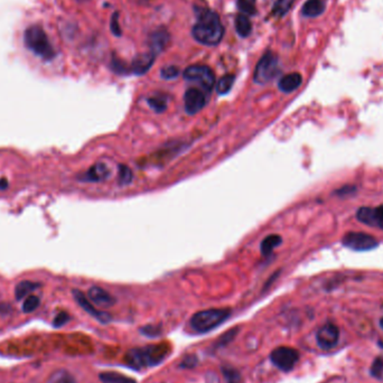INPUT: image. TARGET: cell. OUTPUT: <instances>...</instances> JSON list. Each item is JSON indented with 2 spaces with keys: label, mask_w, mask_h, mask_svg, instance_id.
Returning <instances> with one entry per match:
<instances>
[{
  "label": "cell",
  "mask_w": 383,
  "mask_h": 383,
  "mask_svg": "<svg viewBox=\"0 0 383 383\" xmlns=\"http://www.w3.org/2000/svg\"><path fill=\"white\" fill-rule=\"evenodd\" d=\"M192 35L195 40L203 45L215 46L220 44L224 36V26L220 16L213 10H202L196 24L192 28Z\"/></svg>",
  "instance_id": "1"
},
{
  "label": "cell",
  "mask_w": 383,
  "mask_h": 383,
  "mask_svg": "<svg viewBox=\"0 0 383 383\" xmlns=\"http://www.w3.org/2000/svg\"><path fill=\"white\" fill-rule=\"evenodd\" d=\"M169 354L170 345L168 343L149 344L129 350L125 355V361L130 368L141 370L154 368L163 363Z\"/></svg>",
  "instance_id": "2"
},
{
  "label": "cell",
  "mask_w": 383,
  "mask_h": 383,
  "mask_svg": "<svg viewBox=\"0 0 383 383\" xmlns=\"http://www.w3.org/2000/svg\"><path fill=\"white\" fill-rule=\"evenodd\" d=\"M230 308H210L197 311L190 320V325L194 332L204 334L213 331L222 325L231 316Z\"/></svg>",
  "instance_id": "3"
},
{
  "label": "cell",
  "mask_w": 383,
  "mask_h": 383,
  "mask_svg": "<svg viewBox=\"0 0 383 383\" xmlns=\"http://www.w3.org/2000/svg\"><path fill=\"white\" fill-rule=\"evenodd\" d=\"M24 43L35 55L39 56L45 61H51L55 57V51L51 45L50 39L42 27H28L25 31V34H24Z\"/></svg>",
  "instance_id": "4"
},
{
  "label": "cell",
  "mask_w": 383,
  "mask_h": 383,
  "mask_svg": "<svg viewBox=\"0 0 383 383\" xmlns=\"http://www.w3.org/2000/svg\"><path fill=\"white\" fill-rule=\"evenodd\" d=\"M279 72L278 55L274 52H267L259 62L253 73V81L257 84H266Z\"/></svg>",
  "instance_id": "5"
},
{
  "label": "cell",
  "mask_w": 383,
  "mask_h": 383,
  "mask_svg": "<svg viewBox=\"0 0 383 383\" xmlns=\"http://www.w3.org/2000/svg\"><path fill=\"white\" fill-rule=\"evenodd\" d=\"M183 76L187 81L196 82L206 94L211 93L215 85V74L208 65L195 64V65L188 66L183 72Z\"/></svg>",
  "instance_id": "6"
},
{
  "label": "cell",
  "mask_w": 383,
  "mask_h": 383,
  "mask_svg": "<svg viewBox=\"0 0 383 383\" xmlns=\"http://www.w3.org/2000/svg\"><path fill=\"white\" fill-rule=\"evenodd\" d=\"M270 361L277 369L289 372L299 361V353L289 346H279L270 353Z\"/></svg>",
  "instance_id": "7"
},
{
  "label": "cell",
  "mask_w": 383,
  "mask_h": 383,
  "mask_svg": "<svg viewBox=\"0 0 383 383\" xmlns=\"http://www.w3.org/2000/svg\"><path fill=\"white\" fill-rule=\"evenodd\" d=\"M342 243L344 246L354 251H370L375 249L379 242L372 235L364 232H349L346 233Z\"/></svg>",
  "instance_id": "8"
},
{
  "label": "cell",
  "mask_w": 383,
  "mask_h": 383,
  "mask_svg": "<svg viewBox=\"0 0 383 383\" xmlns=\"http://www.w3.org/2000/svg\"><path fill=\"white\" fill-rule=\"evenodd\" d=\"M208 103V96L203 90L190 87L184 94V107L188 115H196L202 111Z\"/></svg>",
  "instance_id": "9"
},
{
  "label": "cell",
  "mask_w": 383,
  "mask_h": 383,
  "mask_svg": "<svg viewBox=\"0 0 383 383\" xmlns=\"http://www.w3.org/2000/svg\"><path fill=\"white\" fill-rule=\"evenodd\" d=\"M73 297L76 300V303L80 305V307L83 308L87 314L96 318L98 322H100L101 324H108V323L112 321V316H111L108 313H105V311L97 309L96 306L92 304L91 300L87 298L82 291H80L78 289H74L73 290Z\"/></svg>",
  "instance_id": "10"
},
{
  "label": "cell",
  "mask_w": 383,
  "mask_h": 383,
  "mask_svg": "<svg viewBox=\"0 0 383 383\" xmlns=\"http://www.w3.org/2000/svg\"><path fill=\"white\" fill-rule=\"evenodd\" d=\"M340 339V331L334 324H326L322 326L316 333L317 345L322 350H331L337 344Z\"/></svg>",
  "instance_id": "11"
},
{
  "label": "cell",
  "mask_w": 383,
  "mask_h": 383,
  "mask_svg": "<svg viewBox=\"0 0 383 383\" xmlns=\"http://www.w3.org/2000/svg\"><path fill=\"white\" fill-rule=\"evenodd\" d=\"M87 297H89V299L94 305L102 308H109L117 303V299L112 295L98 286H93L90 288L89 291H87Z\"/></svg>",
  "instance_id": "12"
},
{
  "label": "cell",
  "mask_w": 383,
  "mask_h": 383,
  "mask_svg": "<svg viewBox=\"0 0 383 383\" xmlns=\"http://www.w3.org/2000/svg\"><path fill=\"white\" fill-rule=\"evenodd\" d=\"M156 56L157 55L152 52L141 53V54L136 56L130 65L131 73L136 75H144L145 73L148 72L155 62Z\"/></svg>",
  "instance_id": "13"
},
{
  "label": "cell",
  "mask_w": 383,
  "mask_h": 383,
  "mask_svg": "<svg viewBox=\"0 0 383 383\" xmlns=\"http://www.w3.org/2000/svg\"><path fill=\"white\" fill-rule=\"evenodd\" d=\"M169 40H170V35L166 28L161 27L156 29V31L152 33L149 37L150 52H152L156 55L159 54V53H162L165 49H166Z\"/></svg>",
  "instance_id": "14"
},
{
  "label": "cell",
  "mask_w": 383,
  "mask_h": 383,
  "mask_svg": "<svg viewBox=\"0 0 383 383\" xmlns=\"http://www.w3.org/2000/svg\"><path fill=\"white\" fill-rule=\"evenodd\" d=\"M110 176V169L103 163H98L93 165L86 172L82 175L81 181L84 182H103Z\"/></svg>",
  "instance_id": "15"
},
{
  "label": "cell",
  "mask_w": 383,
  "mask_h": 383,
  "mask_svg": "<svg viewBox=\"0 0 383 383\" xmlns=\"http://www.w3.org/2000/svg\"><path fill=\"white\" fill-rule=\"evenodd\" d=\"M303 83V76L297 72L289 73L279 80L278 87L284 93H291L296 91Z\"/></svg>",
  "instance_id": "16"
},
{
  "label": "cell",
  "mask_w": 383,
  "mask_h": 383,
  "mask_svg": "<svg viewBox=\"0 0 383 383\" xmlns=\"http://www.w3.org/2000/svg\"><path fill=\"white\" fill-rule=\"evenodd\" d=\"M325 10V2L324 0H307L303 6L302 14L305 17H314L320 16Z\"/></svg>",
  "instance_id": "17"
},
{
  "label": "cell",
  "mask_w": 383,
  "mask_h": 383,
  "mask_svg": "<svg viewBox=\"0 0 383 383\" xmlns=\"http://www.w3.org/2000/svg\"><path fill=\"white\" fill-rule=\"evenodd\" d=\"M234 25H235V31L240 35L241 37H248L249 35L252 32V24L249 19V16L243 15V14H239L235 17L234 20Z\"/></svg>",
  "instance_id": "18"
},
{
  "label": "cell",
  "mask_w": 383,
  "mask_h": 383,
  "mask_svg": "<svg viewBox=\"0 0 383 383\" xmlns=\"http://www.w3.org/2000/svg\"><path fill=\"white\" fill-rule=\"evenodd\" d=\"M39 286L40 284H37V282H34L31 280H22L15 287V298L17 300H21L22 298H25L27 295H29L35 289H37Z\"/></svg>",
  "instance_id": "19"
},
{
  "label": "cell",
  "mask_w": 383,
  "mask_h": 383,
  "mask_svg": "<svg viewBox=\"0 0 383 383\" xmlns=\"http://www.w3.org/2000/svg\"><path fill=\"white\" fill-rule=\"evenodd\" d=\"M282 242V239L278 234H270L267 238H264L260 245V250L263 256L271 255L277 246H279Z\"/></svg>",
  "instance_id": "20"
},
{
  "label": "cell",
  "mask_w": 383,
  "mask_h": 383,
  "mask_svg": "<svg viewBox=\"0 0 383 383\" xmlns=\"http://www.w3.org/2000/svg\"><path fill=\"white\" fill-rule=\"evenodd\" d=\"M99 379L103 383H137L134 379L118 372H102L99 374Z\"/></svg>",
  "instance_id": "21"
},
{
  "label": "cell",
  "mask_w": 383,
  "mask_h": 383,
  "mask_svg": "<svg viewBox=\"0 0 383 383\" xmlns=\"http://www.w3.org/2000/svg\"><path fill=\"white\" fill-rule=\"evenodd\" d=\"M239 331H240L239 327H233V328L230 329V331L223 333L214 343L213 349L219 350V349H222V347L228 346L229 344H231L232 342L234 341V339L237 337V335L239 334Z\"/></svg>",
  "instance_id": "22"
},
{
  "label": "cell",
  "mask_w": 383,
  "mask_h": 383,
  "mask_svg": "<svg viewBox=\"0 0 383 383\" xmlns=\"http://www.w3.org/2000/svg\"><path fill=\"white\" fill-rule=\"evenodd\" d=\"M235 81V76L233 74H227L219 80V82L215 84V89L217 94L220 96H224V94H228L230 91H231L232 86L234 84Z\"/></svg>",
  "instance_id": "23"
},
{
  "label": "cell",
  "mask_w": 383,
  "mask_h": 383,
  "mask_svg": "<svg viewBox=\"0 0 383 383\" xmlns=\"http://www.w3.org/2000/svg\"><path fill=\"white\" fill-rule=\"evenodd\" d=\"M222 374L227 383H242L243 379L240 371L231 365H224L222 368Z\"/></svg>",
  "instance_id": "24"
},
{
  "label": "cell",
  "mask_w": 383,
  "mask_h": 383,
  "mask_svg": "<svg viewBox=\"0 0 383 383\" xmlns=\"http://www.w3.org/2000/svg\"><path fill=\"white\" fill-rule=\"evenodd\" d=\"M295 2H296V0H276V3L273 6V10H271V13H273V15L276 17L285 16L288 11L290 10Z\"/></svg>",
  "instance_id": "25"
},
{
  "label": "cell",
  "mask_w": 383,
  "mask_h": 383,
  "mask_svg": "<svg viewBox=\"0 0 383 383\" xmlns=\"http://www.w3.org/2000/svg\"><path fill=\"white\" fill-rule=\"evenodd\" d=\"M356 219L363 224L374 227L373 219V208H360L356 212Z\"/></svg>",
  "instance_id": "26"
},
{
  "label": "cell",
  "mask_w": 383,
  "mask_h": 383,
  "mask_svg": "<svg viewBox=\"0 0 383 383\" xmlns=\"http://www.w3.org/2000/svg\"><path fill=\"white\" fill-rule=\"evenodd\" d=\"M147 103L155 112L162 114L167 109V99L164 96H155L147 100Z\"/></svg>",
  "instance_id": "27"
},
{
  "label": "cell",
  "mask_w": 383,
  "mask_h": 383,
  "mask_svg": "<svg viewBox=\"0 0 383 383\" xmlns=\"http://www.w3.org/2000/svg\"><path fill=\"white\" fill-rule=\"evenodd\" d=\"M237 5L241 14L246 16L257 14V0H237Z\"/></svg>",
  "instance_id": "28"
},
{
  "label": "cell",
  "mask_w": 383,
  "mask_h": 383,
  "mask_svg": "<svg viewBox=\"0 0 383 383\" xmlns=\"http://www.w3.org/2000/svg\"><path fill=\"white\" fill-rule=\"evenodd\" d=\"M47 383H76L75 379L65 370H58L51 375Z\"/></svg>",
  "instance_id": "29"
},
{
  "label": "cell",
  "mask_w": 383,
  "mask_h": 383,
  "mask_svg": "<svg viewBox=\"0 0 383 383\" xmlns=\"http://www.w3.org/2000/svg\"><path fill=\"white\" fill-rule=\"evenodd\" d=\"M133 178V174L131 169L126 165H120L119 166V174H118V181L120 185H128L130 184Z\"/></svg>",
  "instance_id": "30"
},
{
  "label": "cell",
  "mask_w": 383,
  "mask_h": 383,
  "mask_svg": "<svg viewBox=\"0 0 383 383\" xmlns=\"http://www.w3.org/2000/svg\"><path fill=\"white\" fill-rule=\"evenodd\" d=\"M40 304V300L37 296L35 295H31V296L26 297L25 302L22 304V311L26 314L33 313L34 310H36L38 308V306Z\"/></svg>",
  "instance_id": "31"
},
{
  "label": "cell",
  "mask_w": 383,
  "mask_h": 383,
  "mask_svg": "<svg viewBox=\"0 0 383 383\" xmlns=\"http://www.w3.org/2000/svg\"><path fill=\"white\" fill-rule=\"evenodd\" d=\"M111 69L114 70V72H116L118 74L131 73L130 65H127L125 62L119 60V58H117L115 55L112 57V60H111Z\"/></svg>",
  "instance_id": "32"
},
{
  "label": "cell",
  "mask_w": 383,
  "mask_h": 383,
  "mask_svg": "<svg viewBox=\"0 0 383 383\" xmlns=\"http://www.w3.org/2000/svg\"><path fill=\"white\" fill-rule=\"evenodd\" d=\"M140 333L145 335V336L147 337L155 339V337L161 336L162 327L161 325H146L140 328Z\"/></svg>",
  "instance_id": "33"
},
{
  "label": "cell",
  "mask_w": 383,
  "mask_h": 383,
  "mask_svg": "<svg viewBox=\"0 0 383 383\" xmlns=\"http://www.w3.org/2000/svg\"><path fill=\"white\" fill-rule=\"evenodd\" d=\"M181 73V70L175 66V65H169V66H165L161 70V76L164 80H173L176 79Z\"/></svg>",
  "instance_id": "34"
},
{
  "label": "cell",
  "mask_w": 383,
  "mask_h": 383,
  "mask_svg": "<svg viewBox=\"0 0 383 383\" xmlns=\"http://www.w3.org/2000/svg\"><path fill=\"white\" fill-rule=\"evenodd\" d=\"M110 29H111V32H112L115 36H117V37H120L122 35V31H121V27H120V24H119V13H118V11L114 13L112 17H111Z\"/></svg>",
  "instance_id": "35"
},
{
  "label": "cell",
  "mask_w": 383,
  "mask_h": 383,
  "mask_svg": "<svg viewBox=\"0 0 383 383\" xmlns=\"http://www.w3.org/2000/svg\"><path fill=\"white\" fill-rule=\"evenodd\" d=\"M371 374L374 378H381L383 375V358L382 357H376L372 363L371 367Z\"/></svg>",
  "instance_id": "36"
},
{
  "label": "cell",
  "mask_w": 383,
  "mask_h": 383,
  "mask_svg": "<svg viewBox=\"0 0 383 383\" xmlns=\"http://www.w3.org/2000/svg\"><path fill=\"white\" fill-rule=\"evenodd\" d=\"M198 363V358L196 355H186L179 363L181 369H193L195 368Z\"/></svg>",
  "instance_id": "37"
},
{
  "label": "cell",
  "mask_w": 383,
  "mask_h": 383,
  "mask_svg": "<svg viewBox=\"0 0 383 383\" xmlns=\"http://www.w3.org/2000/svg\"><path fill=\"white\" fill-rule=\"evenodd\" d=\"M71 320V316L66 313V311H61V313H58L56 315V317L54 318V321H53V325H54V327L58 328V327H62L65 325V324Z\"/></svg>",
  "instance_id": "38"
},
{
  "label": "cell",
  "mask_w": 383,
  "mask_h": 383,
  "mask_svg": "<svg viewBox=\"0 0 383 383\" xmlns=\"http://www.w3.org/2000/svg\"><path fill=\"white\" fill-rule=\"evenodd\" d=\"M373 219H374V227H378L383 230V204L373 208Z\"/></svg>",
  "instance_id": "39"
},
{
  "label": "cell",
  "mask_w": 383,
  "mask_h": 383,
  "mask_svg": "<svg viewBox=\"0 0 383 383\" xmlns=\"http://www.w3.org/2000/svg\"><path fill=\"white\" fill-rule=\"evenodd\" d=\"M356 193V187L353 186V185H345L342 188H340V190H336L335 191V195L337 196H350L352 195V194H355Z\"/></svg>",
  "instance_id": "40"
},
{
  "label": "cell",
  "mask_w": 383,
  "mask_h": 383,
  "mask_svg": "<svg viewBox=\"0 0 383 383\" xmlns=\"http://www.w3.org/2000/svg\"><path fill=\"white\" fill-rule=\"evenodd\" d=\"M8 187V181L6 178L0 179V190H6Z\"/></svg>",
  "instance_id": "41"
},
{
  "label": "cell",
  "mask_w": 383,
  "mask_h": 383,
  "mask_svg": "<svg viewBox=\"0 0 383 383\" xmlns=\"http://www.w3.org/2000/svg\"><path fill=\"white\" fill-rule=\"evenodd\" d=\"M380 326L383 328V317L380 320Z\"/></svg>",
  "instance_id": "42"
}]
</instances>
